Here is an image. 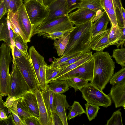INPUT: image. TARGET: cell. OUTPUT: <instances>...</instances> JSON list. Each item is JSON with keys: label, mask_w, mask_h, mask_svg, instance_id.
I'll use <instances>...</instances> for the list:
<instances>
[{"label": "cell", "mask_w": 125, "mask_h": 125, "mask_svg": "<svg viewBox=\"0 0 125 125\" xmlns=\"http://www.w3.org/2000/svg\"><path fill=\"white\" fill-rule=\"evenodd\" d=\"M108 52H97L93 54V76L91 83L103 91L114 74L115 63Z\"/></svg>", "instance_id": "cell-1"}, {"label": "cell", "mask_w": 125, "mask_h": 125, "mask_svg": "<svg viewBox=\"0 0 125 125\" xmlns=\"http://www.w3.org/2000/svg\"><path fill=\"white\" fill-rule=\"evenodd\" d=\"M92 20L84 24L75 25L69 32L70 38L63 55L77 52H89L92 36Z\"/></svg>", "instance_id": "cell-2"}, {"label": "cell", "mask_w": 125, "mask_h": 125, "mask_svg": "<svg viewBox=\"0 0 125 125\" xmlns=\"http://www.w3.org/2000/svg\"><path fill=\"white\" fill-rule=\"evenodd\" d=\"M74 24L69 20L68 16L59 17L38 26L33 30V36H39L47 33L55 31H71L74 28Z\"/></svg>", "instance_id": "cell-3"}, {"label": "cell", "mask_w": 125, "mask_h": 125, "mask_svg": "<svg viewBox=\"0 0 125 125\" xmlns=\"http://www.w3.org/2000/svg\"><path fill=\"white\" fill-rule=\"evenodd\" d=\"M83 98L87 103L105 107L111 106L112 100L110 96L105 94L91 83H88L80 90Z\"/></svg>", "instance_id": "cell-4"}, {"label": "cell", "mask_w": 125, "mask_h": 125, "mask_svg": "<svg viewBox=\"0 0 125 125\" xmlns=\"http://www.w3.org/2000/svg\"><path fill=\"white\" fill-rule=\"evenodd\" d=\"M23 2L33 30L48 17L49 13L48 7L35 0H25Z\"/></svg>", "instance_id": "cell-5"}, {"label": "cell", "mask_w": 125, "mask_h": 125, "mask_svg": "<svg viewBox=\"0 0 125 125\" xmlns=\"http://www.w3.org/2000/svg\"><path fill=\"white\" fill-rule=\"evenodd\" d=\"M10 52L7 49H0V94L2 97L8 95L9 91L10 76Z\"/></svg>", "instance_id": "cell-6"}, {"label": "cell", "mask_w": 125, "mask_h": 125, "mask_svg": "<svg viewBox=\"0 0 125 125\" xmlns=\"http://www.w3.org/2000/svg\"><path fill=\"white\" fill-rule=\"evenodd\" d=\"M10 74L8 96L21 97L30 90L15 62L14 69Z\"/></svg>", "instance_id": "cell-7"}, {"label": "cell", "mask_w": 125, "mask_h": 125, "mask_svg": "<svg viewBox=\"0 0 125 125\" xmlns=\"http://www.w3.org/2000/svg\"><path fill=\"white\" fill-rule=\"evenodd\" d=\"M16 63L28 85L30 90H40L36 78L35 74L29 55L23 56L21 57L15 59Z\"/></svg>", "instance_id": "cell-8"}, {"label": "cell", "mask_w": 125, "mask_h": 125, "mask_svg": "<svg viewBox=\"0 0 125 125\" xmlns=\"http://www.w3.org/2000/svg\"><path fill=\"white\" fill-rule=\"evenodd\" d=\"M94 61L93 58L59 77L57 79L65 80L68 78L77 77L88 81L93 77Z\"/></svg>", "instance_id": "cell-9"}, {"label": "cell", "mask_w": 125, "mask_h": 125, "mask_svg": "<svg viewBox=\"0 0 125 125\" xmlns=\"http://www.w3.org/2000/svg\"><path fill=\"white\" fill-rule=\"evenodd\" d=\"M53 105L54 112L59 116L63 125H68L66 110L70 107L65 95L54 93Z\"/></svg>", "instance_id": "cell-10"}, {"label": "cell", "mask_w": 125, "mask_h": 125, "mask_svg": "<svg viewBox=\"0 0 125 125\" xmlns=\"http://www.w3.org/2000/svg\"><path fill=\"white\" fill-rule=\"evenodd\" d=\"M97 15L96 12L91 10L79 8L75 11L68 14V17L70 21L75 25L92 20Z\"/></svg>", "instance_id": "cell-11"}, {"label": "cell", "mask_w": 125, "mask_h": 125, "mask_svg": "<svg viewBox=\"0 0 125 125\" xmlns=\"http://www.w3.org/2000/svg\"><path fill=\"white\" fill-rule=\"evenodd\" d=\"M48 7L49 15L41 24L59 17L68 16L69 14L65 0H56Z\"/></svg>", "instance_id": "cell-12"}, {"label": "cell", "mask_w": 125, "mask_h": 125, "mask_svg": "<svg viewBox=\"0 0 125 125\" xmlns=\"http://www.w3.org/2000/svg\"><path fill=\"white\" fill-rule=\"evenodd\" d=\"M114 102L115 108H125V80L113 85L109 94Z\"/></svg>", "instance_id": "cell-13"}, {"label": "cell", "mask_w": 125, "mask_h": 125, "mask_svg": "<svg viewBox=\"0 0 125 125\" xmlns=\"http://www.w3.org/2000/svg\"><path fill=\"white\" fill-rule=\"evenodd\" d=\"M19 25L25 35L31 40L33 36V28L23 3L17 11Z\"/></svg>", "instance_id": "cell-14"}, {"label": "cell", "mask_w": 125, "mask_h": 125, "mask_svg": "<svg viewBox=\"0 0 125 125\" xmlns=\"http://www.w3.org/2000/svg\"><path fill=\"white\" fill-rule=\"evenodd\" d=\"M110 29H107L91 37L90 45L91 49L96 52L103 51L110 46L108 40Z\"/></svg>", "instance_id": "cell-15"}, {"label": "cell", "mask_w": 125, "mask_h": 125, "mask_svg": "<svg viewBox=\"0 0 125 125\" xmlns=\"http://www.w3.org/2000/svg\"><path fill=\"white\" fill-rule=\"evenodd\" d=\"M110 46L116 45L117 48L125 45V27L121 28L118 26L111 25L108 37Z\"/></svg>", "instance_id": "cell-16"}, {"label": "cell", "mask_w": 125, "mask_h": 125, "mask_svg": "<svg viewBox=\"0 0 125 125\" xmlns=\"http://www.w3.org/2000/svg\"><path fill=\"white\" fill-rule=\"evenodd\" d=\"M21 98L32 115L39 119L38 106L35 90H30L28 91Z\"/></svg>", "instance_id": "cell-17"}, {"label": "cell", "mask_w": 125, "mask_h": 125, "mask_svg": "<svg viewBox=\"0 0 125 125\" xmlns=\"http://www.w3.org/2000/svg\"><path fill=\"white\" fill-rule=\"evenodd\" d=\"M109 21L108 16L104 10L95 17L92 20L93 23L94 22L92 25L91 37L106 30Z\"/></svg>", "instance_id": "cell-18"}, {"label": "cell", "mask_w": 125, "mask_h": 125, "mask_svg": "<svg viewBox=\"0 0 125 125\" xmlns=\"http://www.w3.org/2000/svg\"><path fill=\"white\" fill-rule=\"evenodd\" d=\"M28 54L41 90V83L39 76V70L41 62L44 60V57L36 51L33 46H32L30 47Z\"/></svg>", "instance_id": "cell-19"}, {"label": "cell", "mask_w": 125, "mask_h": 125, "mask_svg": "<svg viewBox=\"0 0 125 125\" xmlns=\"http://www.w3.org/2000/svg\"><path fill=\"white\" fill-rule=\"evenodd\" d=\"M14 34L10 28L9 21L6 18L0 34V41H3L8 45L11 51L13 59H14V49L15 47L13 40Z\"/></svg>", "instance_id": "cell-20"}, {"label": "cell", "mask_w": 125, "mask_h": 125, "mask_svg": "<svg viewBox=\"0 0 125 125\" xmlns=\"http://www.w3.org/2000/svg\"><path fill=\"white\" fill-rule=\"evenodd\" d=\"M39 114V120L41 125H51L49 114L46 107L40 90H35Z\"/></svg>", "instance_id": "cell-21"}, {"label": "cell", "mask_w": 125, "mask_h": 125, "mask_svg": "<svg viewBox=\"0 0 125 125\" xmlns=\"http://www.w3.org/2000/svg\"><path fill=\"white\" fill-rule=\"evenodd\" d=\"M9 21L11 29L14 33L21 37L25 43L31 42V40L26 36L21 29L18 20V12L14 13L8 11L6 18Z\"/></svg>", "instance_id": "cell-22"}, {"label": "cell", "mask_w": 125, "mask_h": 125, "mask_svg": "<svg viewBox=\"0 0 125 125\" xmlns=\"http://www.w3.org/2000/svg\"><path fill=\"white\" fill-rule=\"evenodd\" d=\"M115 0H102L104 10L108 17L111 25L118 26L115 12Z\"/></svg>", "instance_id": "cell-23"}, {"label": "cell", "mask_w": 125, "mask_h": 125, "mask_svg": "<svg viewBox=\"0 0 125 125\" xmlns=\"http://www.w3.org/2000/svg\"><path fill=\"white\" fill-rule=\"evenodd\" d=\"M79 8H85L97 12L96 16L104 10L102 0H82L78 7Z\"/></svg>", "instance_id": "cell-24"}, {"label": "cell", "mask_w": 125, "mask_h": 125, "mask_svg": "<svg viewBox=\"0 0 125 125\" xmlns=\"http://www.w3.org/2000/svg\"><path fill=\"white\" fill-rule=\"evenodd\" d=\"M47 84L50 89L54 93L62 94L69 89L67 82L65 80H52Z\"/></svg>", "instance_id": "cell-25"}, {"label": "cell", "mask_w": 125, "mask_h": 125, "mask_svg": "<svg viewBox=\"0 0 125 125\" xmlns=\"http://www.w3.org/2000/svg\"><path fill=\"white\" fill-rule=\"evenodd\" d=\"M41 91L43 101L50 116L52 113L54 112L53 105L54 93L50 89L47 84L45 88Z\"/></svg>", "instance_id": "cell-26"}, {"label": "cell", "mask_w": 125, "mask_h": 125, "mask_svg": "<svg viewBox=\"0 0 125 125\" xmlns=\"http://www.w3.org/2000/svg\"><path fill=\"white\" fill-rule=\"evenodd\" d=\"M70 36L69 33L54 40V48L56 51L59 56L63 55L68 44Z\"/></svg>", "instance_id": "cell-27"}, {"label": "cell", "mask_w": 125, "mask_h": 125, "mask_svg": "<svg viewBox=\"0 0 125 125\" xmlns=\"http://www.w3.org/2000/svg\"><path fill=\"white\" fill-rule=\"evenodd\" d=\"M92 58V52H91L89 54L85 57L62 69L53 80L57 79L60 76L74 69L81 64L91 60Z\"/></svg>", "instance_id": "cell-28"}, {"label": "cell", "mask_w": 125, "mask_h": 125, "mask_svg": "<svg viewBox=\"0 0 125 125\" xmlns=\"http://www.w3.org/2000/svg\"><path fill=\"white\" fill-rule=\"evenodd\" d=\"M115 12L118 26L121 28L125 27V10L122 0H115Z\"/></svg>", "instance_id": "cell-29"}, {"label": "cell", "mask_w": 125, "mask_h": 125, "mask_svg": "<svg viewBox=\"0 0 125 125\" xmlns=\"http://www.w3.org/2000/svg\"><path fill=\"white\" fill-rule=\"evenodd\" d=\"M65 80L67 81L69 86L73 88L75 92L78 90L80 91L88 83L89 81L75 77H71Z\"/></svg>", "instance_id": "cell-30"}, {"label": "cell", "mask_w": 125, "mask_h": 125, "mask_svg": "<svg viewBox=\"0 0 125 125\" xmlns=\"http://www.w3.org/2000/svg\"><path fill=\"white\" fill-rule=\"evenodd\" d=\"M17 109L19 117L25 125L24 123L25 120L32 115L21 97L18 102Z\"/></svg>", "instance_id": "cell-31"}, {"label": "cell", "mask_w": 125, "mask_h": 125, "mask_svg": "<svg viewBox=\"0 0 125 125\" xmlns=\"http://www.w3.org/2000/svg\"><path fill=\"white\" fill-rule=\"evenodd\" d=\"M69 108V112L67 116L68 120L85 113V111L82 106L78 102L76 101H74L72 106Z\"/></svg>", "instance_id": "cell-32"}, {"label": "cell", "mask_w": 125, "mask_h": 125, "mask_svg": "<svg viewBox=\"0 0 125 125\" xmlns=\"http://www.w3.org/2000/svg\"><path fill=\"white\" fill-rule=\"evenodd\" d=\"M112 57L115 59L116 62L120 64L122 68L125 67V48L122 47L114 50Z\"/></svg>", "instance_id": "cell-33"}, {"label": "cell", "mask_w": 125, "mask_h": 125, "mask_svg": "<svg viewBox=\"0 0 125 125\" xmlns=\"http://www.w3.org/2000/svg\"><path fill=\"white\" fill-rule=\"evenodd\" d=\"M86 52H77L73 53L68 54L61 56L59 58H56L53 57V60L50 64V66L57 67L61 63L66 62L70 59L77 56L82 53Z\"/></svg>", "instance_id": "cell-34"}, {"label": "cell", "mask_w": 125, "mask_h": 125, "mask_svg": "<svg viewBox=\"0 0 125 125\" xmlns=\"http://www.w3.org/2000/svg\"><path fill=\"white\" fill-rule=\"evenodd\" d=\"M13 40L15 46L21 52L24 56H26L28 55L27 43H25L21 37L14 33Z\"/></svg>", "instance_id": "cell-35"}, {"label": "cell", "mask_w": 125, "mask_h": 125, "mask_svg": "<svg viewBox=\"0 0 125 125\" xmlns=\"http://www.w3.org/2000/svg\"><path fill=\"white\" fill-rule=\"evenodd\" d=\"M85 105L86 109L85 113L89 120L91 121L94 119L96 116L100 108L98 106L87 102Z\"/></svg>", "instance_id": "cell-36"}, {"label": "cell", "mask_w": 125, "mask_h": 125, "mask_svg": "<svg viewBox=\"0 0 125 125\" xmlns=\"http://www.w3.org/2000/svg\"><path fill=\"white\" fill-rule=\"evenodd\" d=\"M125 80V68H122L114 74L110 80V83L113 85L119 83Z\"/></svg>", "instance_id": "cell-37"}, {"label": "cell", "mask_w": 125, "mask_h": 125, "mask_svg": "<svg viewBox=\"0 0 125 125\" xmlns=\"http://www.w3.org/2000/svg\"><path fill=\"white\" fill-rule=\"evenodd\" d=\"M106 125H123L122 114L120 110L114 112L107 121Z\"/></svg>", "instance_id": "cell-38"}, {"label": "cell", "mask_w": 125, "mask_h": 125, "mask_svg": "<svg viewBox=\"0 0 125 125\" xmlns=\"http://www.w3.org/2000/svg\"><path fill=\"white\" fill-rule=\"evenodd\" d=\"M62 69L59 67H52L47 65L46 71V80L47 84L53 80Z\"/></svg>", "instance_id": "cell-39"}, {"label": "cell", "mask_w": 125, "mask_h": 125, "mask_svg": "<svg viewBox=\"0 0 125 125\" xmlns=\"http://www.w3.org/2000/svg\"><path fill=\"white\" fill-rule=\"evenodd\" d=\"M20 98L15 100L11 107L8 109V111L11 113L14 122L16 125H25L24 123L19 117L17 110V105Z\"/></svg>", "instance_id": "cell-40"}, {"label": "cell", "mask_w": 125, "mask_h": 125, "mask_svg": "<svg viewBox=\"0 0 125 125\" xmlns=\"http://www.w3.org/2000/svg\"><path fill=\"white\" fill-rule=\"evenodd\" d=\"M89 52H84L81 54L71 58L60 64L58 66L60 69H62L67 66L72 64L85 57L88 55Z\"/></svg>", "instance_id": "cell-41"}, {"label": "cell", "mask_w": 125, "mask_h": 125, "mask_svg": "<svg viewBox=\"0 0 125 125\" xmlns=\"http://www.w3.org/2000/svg\"><path fill=\"white\" fill-rule=\"evenodd\" d=\"M47 65L44 60L41 62L40 68L39 76L41 83V90L45 88L47 84L46 80V71Z\"/></svg>", "instance_id": "cell-42"}, {"label": "cell", "mask_w": 125, "mask_h": 125, "mask_svg": "<svg viewBox=\"0 0 125 125\" xmlns=\"http://www.w3.org/2000/svg\"><path fill=\"white\" fill-rule=\"evenodd\" d=\"M68 31H55L46 33L42 36L44 38L52 40L58 39L63 35L69 33Z\"/></svg>", "instance_id": "cell-43"}, {"label": "cell", "mask_w": 125, "mask_h": 125, "mask_svg": "<svg viewBox=\"0 0 125 125\" xmlns=\"http://www.w3.org/2000/svg\"><path fill=\"white\" fill-rule=\"evenodd\" d=\"M23 3L22 0H10L8 11L14 13L17 12L20 7Z\"/></svg>", "instance_id": "cell-44"}, {"label": "cell", "mask_w": 125, "mask_h": 125, "mask_svg": "<svg viewBox=\"0 0 125 125\" xmlns=\"http://www.w3.org/2000/svg\"><path fill=\"white\" fill-rule=\"evenodd\" d=\"M82 0H65L67 10L69 13L78 8L79 4Z\"/></svg>", "instance_id": "cell-45"}, {"label": "cell", "mask_w": 125, "mask_h": 125, "mask_svg": "<svg viewBox=\"0 0 125 125\" xmlns=\"http://www.w3.org/2000/svg\"><path fill=\"white\" fill-rule=\"evenodd\" d=\"M50 117L51 125H63L59 116L55 112L52 113Z\"/></svg>", "instance_id": "cell-46"}, {"label": "cell", "mask_w": 125, "mask_h": 125, "mask_svg": "<svg viewBox=\"0 0 125 125\" xmlns=\"http://www.w3.org/2000/svg\"><path fill=\"white\" fill-rule=\"evenodd\" d=\"M24 123L25 125H41L39 119L33 116L27 118Z\"/></svg>", "instance_id": "cell-47"}, {"label": "cell", "mask_w": 125, "mask_h": 125, "mask_svg": "<svg viewBox=\"0 0 125 125\" xmlns=\"http://www.w3.org/2000/svg\"><path fill=\"white\" fill-rule=\"evenodd\" d=\"M0 125H16L11 112L7 118L0 120Z\"/></svg>", "instance_id": "cell-48"}, {"label": "cell", "mask_w": 125, "mask_h": 125, "mask_svg": "<svg viewBox=\"0 0 125 125\" xmlns=\"http://www.w3.org/2000/svg\"><path fill=\"white\" fill-rule=\"evenodd\" d=\"M21 97H15L8 96L6 100L4 102V104L6 108L8 109L10 108L13 105L15 101L21 98Z\"/></svg>", "instance_id": "cell-49"}, {"label": "cell", "mask_w": 125, "mask_h": 125, "mask_svg": "<svg viewBox=\"0 0 125 125\" xmlns=\"http://www.w3.org/2000/svg\"><path fill=\"white\" fill-rule=\"evenodd\" d=\"M23 55L21 52L15 46L14 49V59L12 60L13 64H15V59L20 58Z\"/></svg>", "instance_id": "cell-50"}, {"label": "cell", "mask_w": 125, "mask_h": 125, "mask_svg": "<svg viewBox=\"0 0 125 125\" xmlns=\"http://www.w3.org/2000/svg\"><path fill=\"white\" fill-rule=\"evenodd\" d=\"M6 13V9L3 0H0V20Z\"/></svg>", "instance_id": "cell-51"}, {"label": "cell", "mask_w": 125, "mask_h": 125, "mask_svg": "<svg viewBox=\"0 0 125 125\" xmlns=\"http://www.w3.org/2000/svg\"><path fill=\"white\" fill-rule=\"evenodd\" d=\"M4 109L0 110V120L5 119L7 117L6 112Z\"/></svg>", "instance_id": "cell-52"}, {"label": "cell", "mask_w": 125, "mask_h": 125, "mask_svg": "<svg viewBox=\"0 0 125 125\" xmlns=\"http://www.w3.org/2000/svg\"><path fill=\"white\" fill-rule=\"evenodd\" d=\"M5 7L6 12L7 13L9 11V3L10 0H3Z\"/></svg>", "instance_id": "cell-53"}, {"label": "cell", "mask_w": 125, "mask_h": 125, "mask_svg": "<svg viewBox=\"0 0 125 125\" xmlns=\"http://www.w3.org/2000/svg\"><path fill=\"white\" fill-rule=\"evenodd\" d=\"M2 97L0 94V110L4 109L6 107L4 104L5 102L3 100Z\"/></svg>", "instance_id": "cell-54"}, {"label": "cell", "mask_w": 125, "mask_h": 125, "mask_svg": "<svg viewBox=\"0 0 125 125\" xmlns=\"http://www.w3.org/2000/svg\"><path fill=\"white\" fill-rule=\"evenodd\" d=\"M37 1L41 4L44 6H45L43 3L42 0H35Z\"/></svg>", "instance_id": "cell-55"}, {"label": "cell", "mask_w": 125, "mask_h": 125, "mask_svg": "<svg viewBox=\"0 0 125 125\" xmlns=\"http://www.w3.org/2000/svg\"><path fill=\"white\" fill-rule=\"evenodd\" d=\"M4 23L1 22L0 24V34L1 33V29Z\"/></svg>", "instance_id": "cell-56"}]
</instances>
